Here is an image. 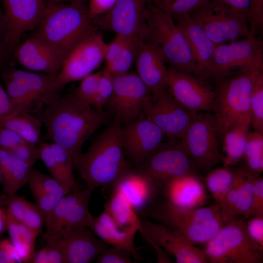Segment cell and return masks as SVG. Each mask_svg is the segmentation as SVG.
<instances>
[{"instance_id":"cell-1","label":"cell","mask_w":263,"mask_h":263,"mask_svg":"<svg viewBox=\"0 0 263 263\" xmlns=\"http://www.w3.org/2000/svg\"><path fill=\"white\" fill-rule=\"evenodd\" d=\"M40 118L45 127L46 138L64 149L73 164L85 142L107 121L103 111L80 101L74 94L57 96Z\"/></svg>"},{"instance_id":"cell-2","label":"cell","mask_w":263,"mask_h":263,"mask_svg":"<svg viewBox=\"0 0 263 263\" xmlns=\"http://www.w3.org/2000/svg\"><path fill=\"white\" fill-rule=\"evenodd\" d=\"M120 127L114 122L75 160L74 166L86 188L93 190L98 188H112L119 179L132 169L121 143Z\"/></svg>"},{"instance_id":"cell-3","label":"cell","mask_w":263,"mask_h":263,"mask_svg":"<svg viewBox=\"0 0 263 263\" xmlns=\"http://www.w3.org/2000/svg\"><path fill=\"white\" fill-rule=\"evenodd\" d=\"M145 215L174 231L188 243H206L225 224L217 204L192 208L175 206L167 201L149 207Z\"/></svg>"},{"instance_id":"cell-4","label":"cell","mask_w":263,"mask_h":263,"mask_svg":"<svg viewBox=\"0 0 263 263\" xmlns=\"http://www.w3.org/2000/svg\"><path fill=\"white\" fill-rule=\"evenodd\" d=\"M145 17L142 40L157 45L170 67L204 80L186 37L171 16L147 3Z\"/></svg>"},{"instance_id":"cell-5","label":"cell","mask_w":263,"mask_h":263,"mask_svg":"<svg viewBox=\"0 0 263 263\" xmlns=\"http://www.w3.org/2000/svg\"><path fill=\"white\" fill-rule=\"evenodd\" d=\"M94 26L85 0L46 6L33 36L67 54Z\"/></svg>"},{"instance_id":"cell-6","label":"cell","mask_w":263,"mask_h":263,"mask_svg":"<svg viewBox=\"0 0 263 263\" xmlns=\"http://www.w3.org/2000/svg\"><path fill=\"white\" fill-rule=\"evenodd\" d=\"M263 72V65H260L243 69L233 75L216 80L212 112L220 136L250 112L254 86Z\"/></svg>"},{"instance_id":"cell-7","label":"cell","mask_w":263,"mask_h":263,"mask_svg":"<svg viewBox=\"0 0 263 263\" xmlns=\"http://www.w3.org/2000/svg\"><path fill=\"white\" fill-rule=\"evenodd\" d=\"M203 250L207 262L212 263H261L263 247L248 235L244 219L225 223L205 243Z\"/></svg>"},{"instance_id":"cell-8","label":"cell","mask_w":263,"mask_h":263,"mask_svg":"<svg viewBox=\"0 0 263 263\" xmlns=\"http://www.w3.org/2000/svg\"><path fill=\"white\" fill-rule=\"evenodd\" d=\"M215 117L211 112L195 113L181 139L199 170L207 172L222 161Z\"/></svg>"},{"instance_id":"cell-9","label":"cell","mask_w":263,"mask_h":263,"mask_svg":"<svg viewBox=\"0 0 263 263\" xmlns=\"http://www.w3.org/2000/svg\"><path fill=\"white\" fill-rule=\"evenodd\" d=\"M107 45L101 33L94 25L67 54L55 78L56 89L93 73L104 60Z\"/></svg>"},{"instance_id":"cell-10","label":"cell","mask_w":263,"mask_h":263,"mask_svg":"<svg viewBox=\"0 0 263 263\" xmlns=\"http://www.w3.org/2000/svg\"><path fill=\"white\" fill-rule=\"evenodd\" d=\"M188 15L216 45L251 35L246 17L214 0H208Z\"/></svg>"},{"instance_id":"cell-11","label":"cell","mask_w":263,"mask_h":263,"mask_svg":"<svg viewBox=\"0 0 263 263\" xmlns=\"http://www.w3.org/2000/svg\"><path fill=\"white\" fill-rule=\"evenodd\" d=\"M93 190H76L59 200L45 222L46 242L67 236L76 228L88 227L94 219L89 203Z\"/></svg>"},{"instance_id":"cell-12","label":"cell","mask_w":263,"mask_h":263,"mask_svg":"<svg viewBox=\"0 0 263 263\" xmlns=\"http://www.w3.org/2000/svg\"><path fill=\"white\" fill-rule=\"evenodd\" d=\"M136 169L151 179L157 186L187 175H198V169L188 155L181 139H169Z\"/></svg>"},{"instance_id":"cell-13","label":"cell","mask_w":263,"mask_h":263,"mask_svg":"<svg viewBox=\"0 0 263 263\" xmlns=\"http://www.w3.org/2000/svg\"><path fill=\"white\" fill-rule=\"evenodd\" d=\"M263 65V42L250 35L244 39L216 45L208 71L214 79L231 75L233 72Z\"/></svg>"},{"instance_id":"cell-14","label":"cell","mask_w":263,"mask_h":263,"mask_svg":"<svg viewBox=\"0 0 263 263\" xmlns=\"http://www.w3.org/2000/svg\"><path fill=\"white\" fill-rule=\"evenodd\" d=\"M113 78V93L105 106L114 114V122L121 126L139 116L151 94L135 72H128Z\"/></svg>"},{"instance_id":"cell-15","label":"cell","mask_w":263,"mask_h":263,"mask_svg":"<svg viewBox=\"0 0 263 263\" xmlns=\"http://www.w3.org/2000/svg\"><path fill=\"white\" fill-rule=\"evenodd\" d=\"M142 113L169 139H181L195 113L178 102L166 89L150 96Z\"/></svg>"},{"instance_id":"cell-16","label":"cell","mask_w":263,"mask_h":263,"mask_svg":"<svg viewBox=\"0 0 263 263\" xmlns=\"http://www.w3.org/2000/svg\"><path fill=\"white\" fill-rule=\"evenodd\" d=\"M147 0H118L107 13L93 19L99 30L142 40Z\"/></svg>"},{"instance_id":"cell-17","label":"cell","mask_w":263,"mask_h":263,"mask_svg":"<svg viewBox=\"0 0 263 263\" xmlns=\"http://www.w3.org/2000/svg\"><path fill=\"white\" fill-rule=\"evenodd\" d=\"M120 137L128 163L137 167L161 145L166 136L142 112L134 120L121 126Z\"/></svg>"},{"instance_id":"cell-18","label":"cell","mask_w":263,"mask_h":263,"mask_svg":"<svg viewBox=\"0 0 263 263\" xmlns=\"http://www.w3.org/2000/svg\"><path fill=\"white\" fill-rule=\"evenodd\" d=\"M5 23L3 41L5 58L16 47L21 36L36 29L46 6L44 0H2Z\"/></svg>"},{"instance_id":"cell-19","label":"cell","mask_w":263,"mask_h":263,"mask_svg":"<svg viewBox=\"0 0 263 263\" xmlns=\"http://www.w3.org/2000/svg\"><path fill=\"white\" fill-rule=\"evenodd\" d=\"M167 89L180 104L191 112H212L214 91L194 75L168 68Z\"/></svg>"},{"instance_id":"cell-20","label":"cell","mask_w":263,"mask_h":263,"mask_svg":"<svg viewBox=\"0 0 263 263\" xmlns=\"http://www.w3.org/2000/svg\"><path fill=\"white\" fill-rule=\"evenodd\" d=\"M67 54L47 41L32 36L14 50L20 65L35 72L56 76Z\"/></svg>"},{"instance_id":"cell-21","label":"cell","mask_w":263,"mask_h":263,"mask_svg":"<svg viewBox=\"0 0 263 263\" xmlns=\"http://www.w3.org/2000/svg\"><path fill=\"white\" fill-rule=\"evenodd\" d=\"M140 231L150 243H153L174 257L177 263H206L203 250L190 244L166 225L149 220H141Z\"/></svg>"},{"instance_id":"cell-22","label":"cell","mask_w":263,"mask_h":263,"mask_svg":"<svg viewBox=\"0 0 263 263\" xmlns=\"http://www.w3.org/2000/svg\"><path fill=\"white\" fill-rule=\"evenodd\" d=\"M61 253L63 263H89L109 245L86 226L78 227L65 237L46 243Z\"/></svg>"},{"instance_id":"cell-23","label":"cell","mask_w":263,"mask_h":263,"mask_svg":"<svg viewBox=\"0 0 263 263\" xmlns=\"http://www.w3.org/2000/svg\"><path fill=\"white\" fill-rule=\"evenodd\" d=\"M160 48L146 40L137 46L134 64L136 73L145 84L151 95L167 89L168 68Z\"/></svg>"},{"instance_id":"cell-24","label":"cell","mask_w":263,"mask_h":263,"mask_svg":"<svg viewBox=\"0 0 263 263\" xmlns=\"http://www.w3.org/2000/svg\"><path fill=\"white\" fill-rule=\"evenodd\" d=\"M231 187L220 206L225 223L241 216L248 218L252 216V190L251 171L246 167L234 170Z\"/></svg>"},{"instance_id":"cell-25","label":"cell","mask_w":263,"mask_h":263,"mask_svg":"<svg viewBox=\"0 0 263 263\" xmlns=\"http://www.w3.org/2000/svg\"><path fill=\"white\" fill-rule=\"evenodd\" d=\"M166 201L182 208L203 206L207 196L204 184L198 175H187L170 180L162 185Z\"/></svg>"},{"instance_id":"cell-26","label":"cell","mask_w":263,"mask_h":263,"mask_svg":"<svg viewBox=\"0 0 263 263\" xmlns=\"http://www.w3.org/2000/svg\"><path fill=\"white\" fill-rule=\"evenodd\" d=\"M92 231L108 245L121 248L136 261L143 259L134 244V238L139 229L135 227H122L105 211L94 219L88 226Z\"/></svg>"},{"instance_id":"cell-27","label":"cell","mask_w":263,"mask_h":263,"mask_svg":"<svg viewBox=\"0 0 263 263\" xmlns=\"http://www.w3.org/2000/svg\"><path fill=\"white\" fill-rule=\"evenodd\" d=\"M157 187L149 177L131 169L119 179L112 189L121 192L137 212H143L150 206Z\"/></svg>"},{"instance_id":"cell-28","label":"cell","mask_w":263,"mask_h":263,"mask_svg":"<svg viewBox=\"0 0 263 263\" xmlns=\"http://www.w3.org/2000/svg\"><path fill=\"white\" fill-rule=\"evenodd\" d=\"M175 22L187 38L203 79L209 77V66L216 45L188 14Z\"/></svg>"},{"instance_id":"cell-29","label":"cell","mask_w":263,"mask_h":263,"mask_svg":"<svg viewBox=\"0 0 263 263\" xmlns=\"http://www.w3.org/2000/svg\"><path fill=\"white\" fill-rule=\"evenodd\" d=\"M1 76L20 84L35 97L41 105H48L57 96L55 87L56 76L11 68L3 72Z\"/></svg>"},{"instance_id":"cell-30","label":"cell","mask_w":263,"mask_h":263,"mask_svg":"<svg viewBox=\"0 0 263 263\" xmlns=\"http://www.w3.org/2000/svg\"><path fill=\"white\" fill-rule=\"evenodd\" d=\"M140 41L116 35L114 39L107 45L104 57L105 66L103 69L113 76L129 72L134 63L136 49Z\"/></svg>"},{"instance_id":"cell-31","label":"cell","mask_w":263,"mask_h":263,"mask_svg":"<svg viewBox=\"0 0 263 263\" xmlns=\"http://www.w3.org/2000/svg\"><path fill=\"white\" fill-rule=\"evenodd\" d=\"M32 167L0 149V177L6 195L15 194L27 184Z\"/></svg>"},{"instance_id":"cell-32","label":"cell","mask_w":263,"mask_h":263,"mask_svg":"<svg viewBox=\"0 0 263 263\" xmlns=\"http://www.w3.org/2000/svg\"><path fill=\"white\" fill-rule=\"evenodd\" d=\"M251 125L249 112L242 116L222 136L224 167H229L238 164L243 158L244 150Z\"/></svg>"},{"instance_id":"cell-33","label":"cell","mask_w":263,"mask_h":263,"mask_svg":"<svg viewBox=\"0 0 263 263\" xmlns=\"http://www.w3.org/2000/svg\"><path fill=\"white\" fill-rule=\"evenodd\" d=\"M4 199L9 214L38 236L45 224V220L36 204L28 201L24 196H19L16 193L6 195Z\"/></svg>"},{"instance_id":"cell-34","label":"cell","mask_w":263,"mask_h":263,"mask_svg":"<svg viewBox=\"0 0 263 263\" xmlns=\"http://www.w3.org/2000/svg\"><path fill=\"white\" fill-rule=\"evenodd\" d=\"M43 123L27 111H14L0 118V125L14 132L25 141L36 145L40 142Z\"/></svg>"},{"instance_id":"cell-35","label":"cell","mask_w":263,"mask_h":263,"mask_svg":"<svg viewBox=\"0 0 263 263\" xmlns=\"http://www.w3.org/2000/svg\"><path fill=\"white\" fill-rule=\"evenodd\" d=\"M104 210L122 227H135L140 232L142 230L141 220L133 206L119 190L112 189L108 202L105 204Z\"/></svg>"},{"instance_id":"cell-36","label":"cell","mask_w":263,"mask_h":263,"mask_svg":"<svg viewBox=\"0 0 263 263\" xmlns=\"http://www.w3.org/2000/svg\"><path fill=\"white\" fill-rule=\"evenodd\" d=\"M7 213V231L10 240L18 251L22 263H32L36 254L35 244L38 236L15 220L8 211Z\"/></svg>"},{"instance_id":"cell-37","label":"cell","mask_w":263,"mask_h":263,"mask_svg":"<svg viewBox=\"0 0 263 263\" xmlns=\"http://www.w3.org/2000/svg\"><path fill=\"white\" fill-rule=\"evenodd\" d=\"M234 177V170L228 167L211 169L207 172L205 179L207 188L219 206L230 190Z\"/></svg>"},{"instance_id":"cell-38","label":"cell","mask_w":263,"mask_h":263,"mask_svg":"<svg viewBox=\"0 0 263 263\" xmlns=\"http://www.w3.org/2000/svg\"><path fill=\"white\" fill-rule=\"evenodd\" d=\"M245 167L260 174L263 171V133L249 132L244 150L243 158Z\"/></svg>"},{"instance_id":"cell-39","label":"cell","mask_w":263,"mask_h":263,"mask_svg":"<svg viewBox=\"0 0 263 263\" xmlns=\"http://www.w3.org/2000/svg\"><path fill=\"white\" fill-rule=\"evenodd\" d=\"M2 78L13 107V112L23 110L30 112L32 107L35 103H38L35 97L20 84L10 78Z\"/></svg>"},{"instance_id":"cell-40","label":"cell","mask_w":263,"mask_h":263,"mask_svg":"<svg viewBox=\"0 0 263 263\" xmlns=\"http://www.w3.org/2000/svg\"><path fill=\"white\" fill-rule=\"evenodd\" d=\"M29 176L49 195L58 201L73 191L68 185L32 167Z\"/></svg>"},{"instance_id":"cell-41","label":"cell","mask_w":263,"mask_h":263,"mask_svg":"<svg viewBox=\"0 0 263 263\" xmlns=\"http://www.w3.org/2000/svg\"><path fill=\"white\" fill-rule=\"evenodd\" d=\"M251 124L254 131L263 133V72L255 83L250 101Z\"/></svg>"},{"instance_id":"cell-42","label":"cell","mask_w":263,"mask_h":263,"mask_svg":"<svg viewBox=\"0 0 263 263\" xmlns=\"http://www.w3.org/2000/svg\"><path fill=\"white\" fill-rule=\"evenodd\" d=\"M49 144L65 184L71 187L73 191L78 190L77 183L73 173L74 164L70 154L58 145L51 142Z\"/></svg>"},{"instance_id":"cell-43","label":"cell","mask_w":263,"mask_h":263,"mask_svg":"<svg viewBox=\"0 0 263 263\" xmlns=\"http://www.w3.org/2000/svg\"><path fill=\"white\" fill-rule=\"evenodd\" d=\"M101 71L92 73L81 80L73 93L80 101L92 106L96 95Z\"/></svg>"},{"instance_id":"cell-44","label":"cell","mask_w":263,"mask_h":263,"mask_svg":"<svg viewBox=\"0 0 263 263\" xmlns=\"http://www.w3.org/2000/svg\"><path fill=\"white\" fill-rule=\"evenodd\" d=\"M27 184L45 222L58 201L47 194L30 176Z\"/></svg>"},{"instance_id":"cell-45","label":"cell","mask_w":263,"mask_h":263,"mask_svg":"<svg viewBox=\"0 0 263 263\" xmlns=\"http://www.w3.org/2000/svg\"><path fill=\"white\" fill-rule=\"evenodd\" d=\"M113 91V76L103 69L99 78L96 95L92 106L99 111L102 109L111 97Z\"/></svg>"},{"instance_id":"cell-46","label":"cell","mask_w":263,"mask_h":263,"mask_svg":"<svg viewBox=\"0 0 263 263\" xmlns=\"http://www.w3.org/2000/svg\"><path fill=\"white\" fill-rule=\"evenodd\" d=\"M38 149L39 159L42 160L51 176L66 184L53 156L49 143L40 141L38 145Z\"/></svg>"},{"instance_id":"cell-47","label":"cell","mask_w":263,"mask_h":263,"mask_svg":"<svg viewBox=\"0 0 263 263\" xmlns=\"http://www.w3.org/2000/svg\"><path fill=\"white\" fill-rule=\"evenodd\" d=\"M251 35L257 36L263 29V0H250L247 17Z\"/></svg>"},{"instance_id":"cell-48","label":"cell","mask_w":263,"mask_h":263,"mask_svg":"<svg viewBox=\"0 0 263 263\" xmlns=\"http://www.w3.org/2000/svg\"><path fill=\"white\" fill-rule=\"evenodd\" d=\"M132 257L126 250L115 246H109L96 258L98 263H132Z\"/></svg>"},{"instance_id":"cell-49","label":"cell","mask_w":263,"mask_h":263,"mask_svg":"<svg viewBox=\"0 0 263 263\" xmlns=\"http://www.w3.org/2000/svg\"><path fill=\"white\" fill-rule=\"evenodd\" d=\"M252 190V216L263 217V179L259 174L251 171Z\"/></svg>"},{"instance_id":"cell-50","label":"cell","mask_w":263,"mask_h":263,"mask_svg":"<svg viewBox=\"0 0 263 263\" xmlns=\"http://www.w3.org/2000/svg\"><path fill=\"white\" fill-rule=\"evenodd\" d=\"M208 0H176L169 7L168 13L174 21L189 14Z\"/></svg>"},{"instance_id":"cell-51","label":"cell","mask_w":263,"mask_h":263,"mask_svg":"<svg viewBox=\"0 0 263 263\" xmlns=\"http://www.w3.org/2000/svg\"><path fill=\"white\" fill-rule=\"evenodd\" d=\"M25 141L14 132L0 125V149L11 152Z\"/></svg>"},{"instance_id":"cell-52","label":"cell","mask_w":263,"mask_h":263,"mask_svg":"<svg viewBox=\"0 0 263 263\" xmlns=\"http://www.w3.org/2000/svg\"><path fill=\"white\" fill-rule=\"evenodd\" d=\"M34 263H63L61 253L56 248L47 245L36 253Z\"/></svg>"},{"instance_id":"cell-53","label":"cell","mask_w":263,"mask_h":263,"mask_svg":"<svg viewBox=\"0 0 263 263\" xmlns=\"http://www.w3.org/2000/svg\"><path fill=\"white\" fill-rule=\"evenodd\" d=\"M246 222V229L251 239L263 247V217L254 216L249 217Z\"/></svg>"},{"instance_id":"cell-54","label":"cell","mask_w":263,"mask_h":263,"mask_svg":"<svg viewBox=\"0 0 263 263\" xmlns=\"http://www.w3.org/2000/svg\"><path fill=\"white\" fill-rule=\"evenodd\" d=\"M118 0H88V10L90 18L94 19L108 12Z\"/></svg>"},{"instance_id":"cell-55","label":"cell","mask_w":263,"mask_h":263,"mask_svg":"<svg viewBox=\"0 0 263 263\" xmlns=\"http://www.w3.org/2000/svg\"><path fill=\"white\" fill-rule=\"evenodd\" d=\"M236 13L247 17L250 0H214Z\"/></svg>"},{"instance_id":"cell-56","label":"cell","mask_w":263,"mask_h":263,"mask_svg":"<svg viewBox=\"0 0 263 263\" xmlns=\"http://www.w3.org/2000/svg\"><path fill=\"white\" fill-rule=\"evenodd\" d=\"M13 112V107L5 90L0 84V118Z\"/></svg>"},{"instance_id":"cell-57","label":"cell","mask_w":263,"mask_h":263,"mask_svg":"<svg viewBox=\"0 0 263 263\" xmlns=\"http://www.w3.org/2000/svg\"><path fill=\"white\" fill-rule=\"evenodd\" d=\"M0 248L4 250L14 261L15 263H22L20 256L10 239L0 240Z\"/></svg>"},{"instance_id":"cell-58","label":"cell","mask_w":263,"mask_h":263,"mask_svg":"<svg viewBox=\"0 0 263 263\" xmlns=\"http://www.w3.org/2000/svg\"><path fill=\"white\" fill-rule=\"evenodd\" d=\"M5 34V23L3 12L0 8V63L5 58L3 41Z\"/></svg>"},{"instance_id":"cell-59","label":"cell","mask_w":263,"mask_h":263,"mask_svg":"<svg viewBox=\"0 0 263 263\" xmlns=\"http://www.w3.org/2000/svg\"><path fill=\"white\" fill-rule=\"evenodd\" d=\"M8 213L6 208L4 209L0 205V236L7 231Z\"/></svg>"},{"instance_id":"cell-60","label":"cell","mask_w":263,"mask_h":263,"mask_svg":"<svg viewBox=\"0 0 263 263\" xmlns=\"http://www.w3.org/2000/svg\"><path fill=\"white\" fill-rule=\"evenodd\" d=\"M176 0H147L148 3L152 4L168 13L170 6Z\"/></svg>"},{"instance_id":"cell-61","label":"cell","mask_w":263,"mask_h":263,"mask_svg":"<svg viewBox=\"0 0 263 263\" xmlns=\"http://www.w3.org/2000/svg\"><path fill=\"white\" fill-rule=\"evenodd\" d=\"M0 263H15L10 255L0 248Z\"/></svg>"},{"instance_id":"cell-62","label":"cell","mask_w":263,"mask_h":263,"mask_svg":"<svg viewBox=\"0 0 263 263\" xmlns=\"http://www.w3.org/2000/svg\"><path fill=\"white\" fill-rule=\"evenodd\" d=\"M75 0H44L46 6L63 2H69Z\"/></svg>"},{"instance_id":"cell-63","label":"cell","mask_w":263,"mask_h":263,"mask_svg":"<svg viewBox=\"0 0 263 263\" xmlns=\"http://www.w3.org/2000/svg\"><path fill=\"white\" fill-rule=\"evenodd\" d=\"M2 204V201L0 199V205H1Z\"/></svg>"},{"instance_id":"cell-64","label":"cell","mask_w":263,"mask_h":263,"mask_svg":"<svg viewBox=\"0 0 263 263\" xmlns=\"http://www.w3.org/2000/svg\"></svg>"}]
</instances>
